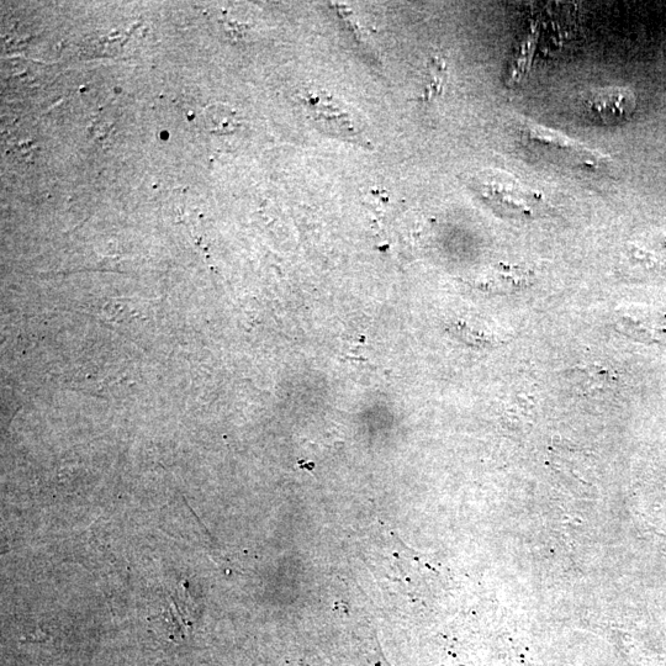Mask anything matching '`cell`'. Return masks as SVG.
Instances as JSON below:
<instances>
[{"label":"cell","mask_w":666,"mask_h":666,"mask_svg":"<svg viewBox=\"0 0 666 666\" xmlns=\"http://www.w3.org/2000/svg\"><path fill=\"white\" fill-rule=\"evenodd\" d=\"M637 108L636 94L627 87L592 89L581 99L580 111L591 123L615 126L626 123Z\"/></svg>","instance_id":"cell-1"},{"label":"cell","mask_w":666,"mask_h":666,"mask_svg":"<svg viewBox=\"0 0 666 666\" xmlns=\"http://www.w3.org/2000/svg\"><path fill=\"white\" fill-rule=\"evenodd\" d=\"M479 190L489 202L498 206L502 213L511 216H532L541 204L542 197L523 187L509 174L491 172L480 179Z\"/></svg>","instance_id":"cell-2"},{"label":"cell","mask_w":666,"mask_h":666,"mask_svg":"<svg viewBox=\"0 0 666 666\" xmlns=\"http://www.w3.org/2000/svg\"><path fill=\"white\" fill-rule=\"evenodd\" d=\"M567 382L573 390L583 395H601L615 384L610 369L590 364L568 370Z\"/></svg>","instance_id":"cell-3"},{"label":"cell","mask_w":666,"mask_h":666,"mask_svg":"<svg viewBox=\"0 0 666 666\" xmlns=\"http://www.w3.org/2000/svg\"><path fill=\"white\" fill-rule=\"evenodd\" d=\"M526 135L531 141L541 142V145H548L568 153L572 152L590 165H594L600 160V156L596 155V152H592L589 148L579 145L578 142H574L568 137L559 135L558 132L542 128V126L527 125Z\"/></svg>","instance_id":"cell-4"},{"label":"cell","mask_w":666,"mask_h":666,"mask_svg":"<svg viewBox=\"0 0 666 666\" xmlns=\"http://www.w3.org/2000/svg\"><path fill=\"white\" fill-rule=\"evenodd\" d=\"M306 105H308L311 113L314 114L317 123L324 125V129L342 132V135H357L351 121L348 120V114L343 113L335 105L325 102L321 103L320 98L315 97H310Z\"/></svg>","instance_id":"cell-5"},{"label":"cell","mask_w":666,"mask_h":666,"mask_svg":"<svg viewBox=\"0 0 666 666\" xmlns=\"http://www.w3.org/2000/svg\"><path fill=\"white\" fill-rule=\"evenodd\" d=\"M652 316L644 313H623L617 316V326L629 337L641 341H659L662 330Z\"/></svg>","instance_id":"cell-6"},{"label":"cell","mask_w":666,"mask_h":666,"mask_svg":"<svg viewBox=\"0 0 666 666\" xmlns=\"http://www.w3.org/2000/svg\"><path fill=\"white\" fill-rule=\"evenodd\" d=\"M531 282V274L520 267L501 266L494 271L493 276L488 280L490 289L494 292L512 293L526 287Z\"/></svg>","instance_id":"cell-7"}]
</instances>
